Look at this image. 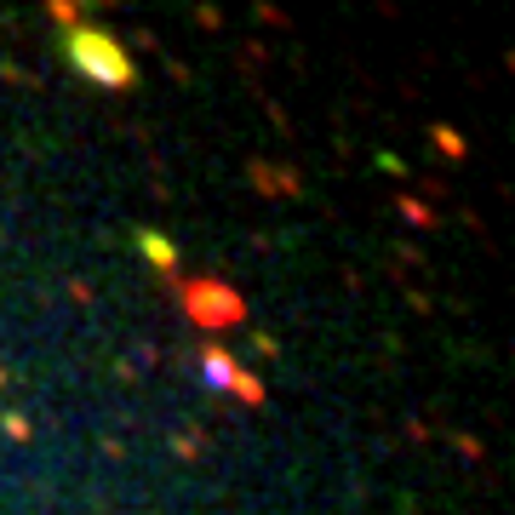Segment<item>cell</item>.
Returning a JSON list of instances; mask_svg holds the SVG:
<instances>
[{
    "mask_svg": "<svg viewBox=\"0 0 515 515\" xmlns=\"http://www.w3.org/2000/svg\"><path fill=\"white\" fill-rule=\"evenodd\" d=\"M138 241L149 246V258H155V263H172V258H178V253H172V246H166L161 235H149V229H144V235H138Z\"/></svg>",
    "mask_w": 515,
    "mask_h": 515,
    "instance_id": "cell-3",
    "label": "cell"
},
{
    "mask_svg": "<svg viewBox=\"0 0 515 515\" xmlns=\"http://www.w3.org/2000/svg\"><path fill=\"white\" fill-rule=\"evenodd\" d=\"M190 315H195L200 326H229V321L246 315V304H241L229 287H212V280H200V287H190Z\"/></svg>",
    "mask_w": 515,
    "mask_h": 515,
    "instance_id": "cell-2",
    "label": "cell"
},
{
    "mask_svg": "<svg viewBox=\"0 0 515 515\" xmlns=\"http://www.w3.org/2000/svg\"><path fill=\"white\" fill-rule=\"evenodd\" d=\"M69 58L92 75V81H103V86H132V58L120 52L103 29H75V35H69Z\"/></svg>",
    "mask_w": 515,
    "mask_h": 515,
    "instance_id": "cell-1",
    "label": "cell"
}]
</instances>
